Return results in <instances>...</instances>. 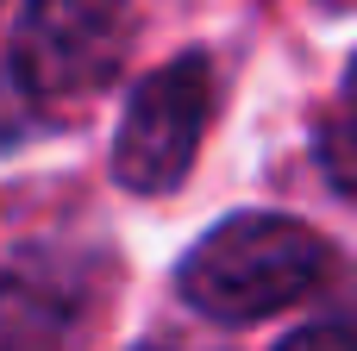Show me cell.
<instances>
[{
  "label": "cell",
  "instance_id": "cell-5",
  "mask_svg": "<svg viewBox=\"0 0 357 351\" xmlns=\"http://www.w3.org/2000/svg\"><path fill=\"white\" fill-rule=\"evenodd\" d=\"M276 351H357V333H351V327H339V320H326V327H301V333H289Z\"/></svg>",
  "mask_w": 357,
  "mask_h": 351
},
{
  "label": "cell",
  "instance_id": "cell-4",
  "mask_svg": "<svg viewBox=\"0 0 357 351\" xmlns=\"http://www.w3.org/2000/svg\"><path fill=\"white\" fill-rule=\"evenodd\" d=\"M320 163H326V176L345 195H357V57H351V69H345V100L320 126Z\"/></svg>",
  "mask_w": 357,
  "mask_h": 351
},
{
  "label": "cell",
  "instance_id": "cell-6",
  "mask_svg": "<svg viewBox=\"0 0 357 351\" xmlns=\"http://www.w3.org/2000/svg\"><path fill=\"white\" fill-rule=\"evenodd\" d=\"M138 351H151V345H138Z\"/></svg>",
  "mask_w": 357,
  "mask_h": 351
},
{
  "label": "cell",
  "instance_id": "cell-3",
  "mask_svg": "<svg viewBox=\"0 0 357 351\" xmlns=\"http://www.w3.org/2000/svg\"><path fill=\"white\" fill-rule=\"evenodd\" d=\"M207 119H213V69H207V57L201 50L169 57L126 100V119L113 132V176L132 195H169L188 176Z\"/></svg>",
  "mask_w": 357,
  "mask_h": 351
},
{
  "label": "cell",
  "instance_id": "cell-1",
  "mask_svg": "<svg viewBox=\"0 0 357 351\" xmlns=\"http://www.w3.org/2000/svg\"><path fill=\"white\" fill-rule=\"evenodd\" d=\"M326 276V239L289 214H232L195 239L176 270V289L213 320H264Z\"/></svg>",
  "mask_w": 357,
  "mask_h": 351
},
{
  "label": "cell",
  "instance_id": "cell-2",
  "mask_svg": "<svg viewBox=\"0 0 357 351\" xmlns=\"http://www.w3.org/2000/svg\"><path fill=\"white\" fill-rule=\"evenodd\" d=\"M132 0H25L13 19V82L31 100H75L119 75Z\"/></svg>",
  "mask_w": 357,
  "mask_h": 351
}]
</instances>
